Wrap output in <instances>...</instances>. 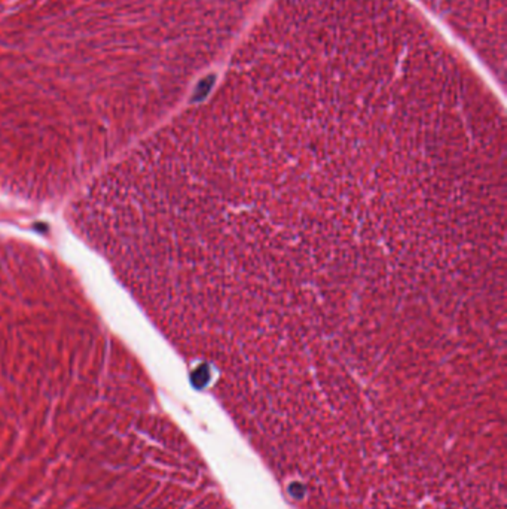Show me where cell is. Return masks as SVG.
<instances>
[{
	"label": "cell",
	"mask_w": 507,
	"mask_h": 509,
	"mask_svg": "<svg viewBox=\"0 0 507 509\" xmlns=\"http://www.w3.org/2000/svg\"><path fill=\"white\" fill-rule=\"evenodd\" d=\"M504 160L460 61L299 33L112 164L90 240L249 435L404 440L504 403Z\"/></svg>",
	"instance_id": "cell-1"
},
{
	"label": "cell",
	"mask_w": 507,
	"mask_h": 509,
	"mask_svg": "<svg viewBox=\"0 0 507 509\" xmlns=\"http://www.w3.org/2000/svg\"><path fill=\"white\" fill-rule=\"evenodd\" d=\"M501 86L506 78V0H412Z\"/></svg>",
	"instance_id": "cell-2"
}]
</instances>
